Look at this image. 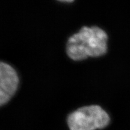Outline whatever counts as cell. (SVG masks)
<instances>
[{"label":"cell","mask_w":130,"mask_h":130,"mask_svg":"<svg viewBox=\"0 0 130 130\" xmlns=\"http://www.w3.org/2000/svg\"><path fill=\"white\" fill-rule=\"evenodd\" d=\"M107 39L106 32L99 27H84L68 40V55L75 61L102 56L107 52Z\"/></svg>","instance_id":"6da1fadb"},{"label":"cell","mask_w":130,"mask_h":130,"mask_svg":"<svg viewBox=\"0 0 130 130\" xmlns=\"http://www.w3.org/2000/svg\"><path fill=\"white\" fill-rule=\"evenodd\" d=\"M110 117L99 105L81 107L73 112L68 118L70 130H96L108 125Z\"/></svg>","instance_id":"7a4b0ae2"},{"label":"cell","mask_w":130,"mask_h":130,"mask_svg":"<svg viewBox=\"0 0 130 130\" xmlns=\"http://www.w3.org/2000/svg\"><path fill=\"white\" fill-rule=\"evenodd\" d=\"M19 79L10 65L0 62V106L10 100L17 90Z\"/></svg>","instance_id":"3957f363"},{"label":"cell","mask_w":130,"mask_h":130,"mask_svg":"<svg viewBox=\"0 0 130 130\" xmlns=\"http://www.w3.org/2000/svg\"><path fill=\"white\" fill-rule=\"evenodd\" d=\"M58 1H63V2H66V3H71L74 0H58Z\"/></svg>","instance_id":"277c9868"}]
</instances>
